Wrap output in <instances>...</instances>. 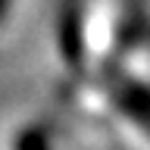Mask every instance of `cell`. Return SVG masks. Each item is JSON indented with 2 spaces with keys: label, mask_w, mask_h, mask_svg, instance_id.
Here are the masks:
<instances>
[{
  "label": "cell",
  "mask_w": 150,
  "mask_h": 150,
  "mask_svg": "<svg viewBox=\"0 0 150 150\" xmlns=\"http://www.w3.org/2000/svg\"><path fill=\"white\" fill-rule=\"evenodd\" d=\"M6 9H9V0H0V22H3V16H6Z\"/></svg>",
  "instance_id": "1"
}]
</instances>
